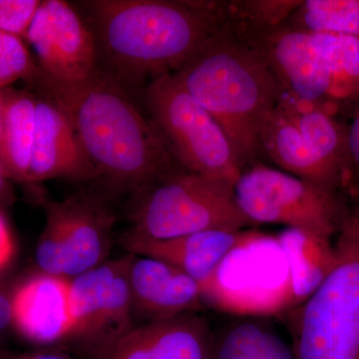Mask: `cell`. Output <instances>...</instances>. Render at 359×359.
<instances>
[{"label":"cell","instance_id":"1","mask_svg":"<svg viewBox=\"0 0 359 359\" xmlns=\"http://www.w3.org/2000/svg\"><path fill=\"white\" fill-rule=\"evenodd\" d=\"M37 78L65 111L98 177L140 193L184 171L152 121L107 73L98 69L78 83L53 81L42 72Z\"/></svg>","mask_w":359,"mask_h":359},{"label":"cell","instance_id":"4","mask_svg":"<svg viewBox=\"0 0 359 359\" xmlns=\"http://www.w3.org/2000/svg\"><path fill=\"white\" fill-rule=\"evenodd\" d=\"M335 262L290 316L297 359H359V197L347 199Z\"/></svg>","mask_w":359,"mask_h":359},{"label":"cell","instance_id":"25","mask_svg":"<svg viewBox=\"0 0 359 359\" xmlns=\"http://www.w3.org/2000/svg\"><path fill=\"white\" fill-rule=\"evenodd\" d=\"M36 72L29 52L20 37L0 32V89Z\"/></svg>","mask_w":359,"mask_h":359},{"label":"cell","instance_id":"12","mask_svg":"<svg viewBox=\"0 0 359 359\" xmlns=\"http://www.w3.org/2000/svg\"><path fill=\"white\" fill-rule=\"evenodd\" d=\"M129 256L128 282L135 325L199 313L205 297L199 283L190 276L154 257Z\"/></svg>","mask_w":359,"mask_h":359},{"label":"cell","instance_id":"23","mask_svg":"<svg viewBox=\"0 0 359 359\" xmlns=\"http://www.w3.org/2000/svg\"><path fill=\"white\" fill-rule=\"evenodd\" d=\"M285 25L309 33H335L359 39V0L301 1Z\"/></svg>","mask_w":359,"mask_h":359},{"label":"cell","instance_id":"7","mask_svg":"<svg viewBox=\"0 0 359 359\" xmlns=\"http://www.w3.org/2000/svg\"><path fill=\"white\" fill-rule=\"evenodd\" d=\"M235 194L252 224H283L330 238L337 236L347 205L344 194L262 162L243 170Z\"/></svg>","mask_w":359,"mask_h":359},{"label":"cell","instance_id":"9","mask_svg":"<svg viewBox=\"0 0 359 359\" xmlns=\"http://www.w3.org/2000/svg\"><path fill=\"white\" fill-rule=\"evenodd\" d=\"M129 255L70 280L73 330L67 344L75 353L104 346L135 325L128 282Z\"/></svg>","mask_w":359,"mask_h":359},{"label":"cell","instance_id":"5","mask_svg":"<svg viewBox=\"0 0 359 359\" xmlns=\"http://www.w3.org/2000/svg\"><path fill=\"white\" fill-rule=\"evenodd\" d=\"M252 224L238 204L235 184L184 170L139 193L128 231L167 240L203 231H243Z\"/></svg>","mask_w":359,"mask_h":359},{"label":"cell","instance_id":"17","mask_svg":"<svg viewBox=\"0 0 359 359\" xmlns=\"http://www.w3.org/2000/svg\"><path fill=\"white\" fill-rule=\"evenodd\" d=\"M262 157L269 158L285 173L342 193L341 179L314 153L285 113L276 106L259 136Z\"/></svg>","mask_w":359,"mask_h":359},{"label":"cell","instance_id":"8","mask_svg":"<svg viewBox=\"0 0 359 359\" xmlns=\"http://www.w3.org/2000/svg\"><path fill=\"white\" fill-rule=\"evenodd\" d=\"M114 223L112 212L92 196L48 203L35 250L39 271L71 280L105 263Z\"/></svg>","mask_w":359,"mask_h":359},{"label":"cell","instance_id":"24","mask_svg":"<svg viewBox=\"0 0 359 359\" xmlns=\"http://www.w3.org/2000/svg\"><path fill=\"white\" fill-rule=\"evenodd\" d=\"M229 22L244 27L283 25L299 6V0L226 1Z\"/></svg>","mask_w":359,"mask_h":359},{"label":"cell","instance_id":"32","mask_svg":"<svg viewBox=\"0 0 359 359\" xmlns=\"http://www.w3.org/2000/svg\"><path fill=\"white\" fill-rule=\"evenodd\" d=\"M2 107H4V98H2V93L0 92V136H1L2 128Z\"/></svg>","mask_w":359,"mask_h":359},{"label":"cell","instance_id":"20","mask_svg":"<svg viewBox=\"0 0 359 359\" xmlns=\"http://www.w3.org/2000/svg\"><path fill=\"white\" fill-rule=\"evenodd\" d=\"M212 359H297L269 321L236 318L212 332Z\"/></svg>","mask_w":359,"mask_h":359},{"label":"cell","instance_id":"2","mask_svg":"<svg viewBox=\"0 0 359 359\" xmlns=\"http://www.w3.org/2000/svg\"><path fill=\"white\" fill-rule=\"evenodd\" d=\"M99 55L120 85L174 73L228 21L226 1L92 0ZM123 87V86H122Z\"/></svg>","mask_w":359,"mask_h":359},{"label":"cell","instance_id":"15","mask_svg":"<svg viewBox=\"0 0 359 359\" xmlns=\"http://www.w3.org/2000/svg\"><path fill=\"white\" fill-rule=\"evenodd\" d=\"M103 359H212V332L199 313L137 325L113 342Z\"/></svg>","mask_w":359,"mask_h":359},{"label":"cell","instance_id":"18","mask_svg":"<svg viewBox=\"0 0 359 359\" xmlns=\"http://www.w3.org/2000/svg\"><path fill=\"white\" fill-rule=\"evenodd\" d=\"M276 240L287 261L292 299L299 306L332 271L335 262L334 242L332 238L289 228Z\"/></svg>","mask_w":359,"mask_h":359},{"label":"cell","instance_id":"31","mask_svg":"<svg viewBox=\"0 0 359 359\" xmlns=\"http://www.w3.org/2000/svg\"><path fill=\"white\" fill-rule=\"evenodd\" d=\"M7 178L6 172L0 163V202L6 200L8 197V183H7Z\"/></svg>","mask_w":359,"mask_h":359},{"label":"cell","instance_id":"29","mask_svg":"<svg viewBox=\"0 0 359 359\" xmlns=\"http://www.w3.org/2000/svg\"><path fill=\"white\" fill-rule=\"evenodd\" d=\"M0 359H75L62 351H39L13 353L0 351Z\"/></svg>","mask_w":359,"mask_h":359},{"label":"cell","instance_id":"3","mask_svg":"<svg viewBox=\"0 0 359 359\" xmlns=\"http://www.w3.org/2000/svg\"><path fill=\"white\" fill-rule=\"evenodd\" d=\"M173 74L223 128L243 170L261 162L262 129L283 93L261 53L226 21Z\"/></svg>","mask_w":359,"mask_h":359},{"label":"cell","instance_id":"28","mask_svg":"<svg viewBox=\"0 0 359 359\" xmlns=\"http://www.w3.org/2000/svg\"><path fill=\"white\" fill-rule=\"evenodd\" d=\"M15 250V245L11 229L4 215L0 212V271L6 269L7 264L11 263Z\"/></svg>","mask_w":359,"mask_h":359},{"label":"cell","instance_id":"27","mask_svg":"<svg viewBox=\"0 0 359 359\" xmlns=\"http://www.w3.org/2000/svg\"><path fill=\"white\" fill-rule=\"evenodd\" d=\"M40 4L39 0H0V32L26 37Z\"/></svg>","mask_w":359,"mask_h":359},{"label":"cell","instance_id":"14","mask_svg":"<svg viewBox=\"0 0 359 359\" xmlns=\"http://www.w3.org/2000/svg\"><path fill=\"white\" fill-rule=\"evenodd\" d=\"M11 297V325L39 346L67 344L73 330L69 278L39 271Z\"/></svg>","mask_w":359,"mask_h":359},{"label":"cell","instance_id":"13","mask_svg":"<svg viewBox=\"0 0 359 359\" xmlns=\"http://www.w3.org/2000/svg\"><path fill=\"white\" fill-rule=\"evenodd\" d=\"M250 236L252 233L244 231L211 230L167 240H152L127 231L121 244L130 254L154 257L181 269L199 283L207 299L224 261Z\"/></svg>","mask_w":359,"mask_h":359},{"label":"cell","instance_id":"26","mask_svg":"<svg viewBox=\"0 0 359 359\" xmlns=\"http://www.w3.org/2000/svg\"><path fill=\"white\" fill-rule=\"evenodd\" d=\"M341 191L347 199L359 197V97L353 106V120L351 124L346 125Z\"/></svg>","mask_w":359,"mask_h":359},{"label":"cell","instance_id":"10","mask_svg":"<svg viewBox=\"0 0 359 359\" xmlns=\"http://www.w3.org/2000/svg\"><path fill=\"white\" fill-rule=\"evenodd\" d=\"M229 25L261 53L283 93L335 115L337 110L330 100V71L313 33L290 27L285 22L256 28Z\"/></svg>","mask_w":359,"mask_h":359},{"label":"cell","instance_id":"30","mask_svg":"<svg viewBox=\"0 0 359 359\" xmlns=\"http://www.w3.org/2000/svg\"><path fill=\"white\" fill-rule=\"evenodd\" d=\"M11 325V297L0 290V334Z\"/></svg>","mask_w":359,"mask_h":359},{"label":"cell","instance_id":"6","mask_svg":"<svg viewBox=\"0 0 359 359\" xmlns=\"http://www.w3.org/2000/svg\"><path fill=\"white\" fill-rule=\"evenodd\" d=\"M144 100L151 121L180 166L236 184L243 168L233 144L173 73L153 78Z\"/></svg>","mask_w":359,"mask_h":359},{"label":"cell","instance_id":"19","mask_svg":"<svg viewBox=\"0 0 359 359\" xmlns=\"http://www.w3.org/2000/svg\"><path fill=\"white\" fill-rule=\"evenodd\" d=\"M0 163L7 178L27 183L34 141L36 98L23 92L2 93Z\"/></svg>","mask_w":359,"mask_h":359},{"label":"cell","instance_id":"21","mask_svg":"<svg viewBox=\"0 0 359 359\" xmlns=\"http://www.w3.org/2000/svg\"><path fill=\"white\" fill-rule=\"evenodd\" d=\"M301 132L318 158L341 179L346 156V125L334 114L313 103L282 93L278 104Z\"/></svg>","mask_w":359,"mask_h":359},{"label":"cell","instance_id":"22","mask_svg":"<svg viewBox=\"0 0 359 359\" xmlns=\"http://www.w3.org/2000/svg\"><path fill=\"white\" fill-rule=\"evenodd\" d=\"M332 80L335 109L353 107L359 97V39L335 33H313Z\"/></svg>","mask_w":359,"mask_h":359},{"label":"cell","instance_id":"11","mask_svg":"<svg viewBox=\"0 0 359 359\" xmlns=\"http://www.w3.org/2000/svg\"><path fill=\"white\" fill-rule=\"evenodd\" d=\"M26 39L42 74L61 83H78L98 68L95 35L74 7L63 0L41 1Z\"/></svg>","mask_w":359,"mask_h":359},{"label":"cell","instance_id":"16","mask_svg":"<svg viewBox=\"0 0 359 359\" xmlns=\"http://www.w3.org/2000/svg\"><path fill=\"white\" fill-rule=\"evenodd\" d=\"M98 177L65 111L49 97L36 98V121L27 183Z\"/></svg>","mask_w":359,"mask_h":359}]
</instances>
